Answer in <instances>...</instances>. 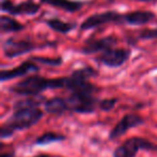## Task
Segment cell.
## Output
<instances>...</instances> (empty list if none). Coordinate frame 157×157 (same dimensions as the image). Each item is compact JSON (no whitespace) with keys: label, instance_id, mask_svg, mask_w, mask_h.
Listing matches in <instances>:
<instances>
[{"label":"cell","instance_id":"6da1fadb","mask_svg":"<svg viewBox=\"0 0 157 157\" xmlns=\"http://www.w3.org/2000/svg\"><path fill=\"white\" fill-rule=\"evenodd\" d=\"M67 87V76L66 78H48L44 76L31 75L16 83L10 88V92L14 95L24 97L40 96L48 90Z\"/></svg>","mask_w":157,"mask_h":157},{"label":"cell","instance_id":"7a4b0ae2","mask_svg":"<svg viewBox=\"0 0 157 157\" xmlns=\"http://www.w3.org/2000/svg\"><path fill=\"white\" fill-rule=\"evenodd\" d=\"M43 117V112L39 108H26L14 110L13 114L6 123V126L15 132L16 130H25L36 125Z\"/></svg>","mask_w":157,"mask_h":157},{"label":"cell","instance_id":"3957f363","mask_svg":"<svg viewBox=\"0 0 157 157\" xmlns=\"http://www.w3.org/2000/svg\"><path fill=\"white\" fill-rule=\"evenodd\" d=\"M140 151L155 152L157 144L141 137L129 138L113 151V157H136Z\"/></svg>","mask_w":157,"mask_h":157},{"label":"cell","instance_id":"277c9868","mask_svg":"<svg viewBox=\"0 0 157 157\" xmlns=\"http://www.w3.org/2000/svg\"><path fill=\"white\" fill-rule=\"evenodd\" d=\"M66 101L68 111L82 114L93 113L99 103L96 95L86 93H71V95L66 98Z\"/></svg>","mask_w":157,"mask_h":157},{"label":"cell","instance_id":"5b68a950","mask_svg":"<svg viewBox=\"0 0 157 157\" xmlns=\"http://www.w3.org/2000/svg\"><path fill=\"white\" fill-rule=\"evenodd\" d=\"M123 16L124 14H121L116 11H107L102 13H95L93 15L88 16L87 18L82 22L80 25L81 30H90V29L98 28L102 25L107 24H123Z\"/></svg>","mask_w":157,"mask_h":157},{"label":"cell","instance_id":"8992f818","mask_svg":"<svg viewBox=\"0 0 157 157\" xmlns=\"http://www.w3.org/2000/svg\"><path fill=\"white\" fill-rule=\"evenodd\" d=\"M130 50L127 48H112L105 52L101 53L96 60L102 63L103 66L109 68H118L122 67L130 57Z\"/></svg>","mask_w":157,"mask_h":157},{"label":"cell","instance_id":"52a82bcc","mask_svg":"<svg viewBox=\"0 0 157 157\" xmlns=\"http://www.w3.org/2000/svg\"><path fill=\"white\" fill-rule=\"evenodd\" d=\"M145 123L144 118H142L139 114L130 113L124 115L118 123L113 127V128L110 130L109 132V139L110 140H116L120 137L124 136L129 129L136 128V127H139L141 125H143Z\"/></svg>","mask_w":157,"mask_h":157},{"label":"cell","instance_id":"ba28073f","mask_svg":"<svg viewBox=\"0 0 157 157\" xmlns=\"http://www.w3.org/2000/svg\"><path fill=\"white\" fill-rule=\"evenodd\" d=\"M39 10L40 5L31 0H27L17 5L13 3L11 0L1 1V11L7 12L10 15H35L39 12Z\"/></svg>","mask_w":157,"mask_h":157},{"label":"cell","instance_id":"9c48e42d","mask_svg":"<svg viewBox=\"0 0 157 157\" xmlns=\"http://www.w3.org/2000/svg\"><path fill=\"white\" fill-rule=\"evenodd\" d=\"M37 48V45L31 43L27 40H15V39H8L3 43L2 51L3 54L8 58H15L20 57L22 55H25L27 53L33 52Z\"/></svg>","mask_w":157,"mask_h":157},{"label":"cell","instance_id":"30bf717a","mask_svg":"<svg viewBox=\"0 0 157 157\" xmlns=\"http://www.w3.org/2000/svg\"><path fill=\"white\" fill-rule=\"evenodd\" d=\"M117 43V38L115 36H108L98 40H94L92 42L86 43L81 48V53L84 55L96 54V53H103L110 48H114Z\"/></svg>","mask_w":157,"mask_h":157},{"label":"cell","instance_id":"8fae6325","mask_svg":"<svg viewBox=\"0 0 157 157\" xmlns=\"http://www.w3.org/2000/svg\"><path fill=\"white\" fill-rule=\"evenodd\" d=\"M38 70H39V67L36 65V63H31L30 60H27L21 63L17 67L13 68V69L2 70L0 73V80H1V82H6L12 80V78H22L30 72H37Z\"/></svg>","mask_w":157,"mask_h":157},{"label":"cell","instance_id":"7c38bea8","mask_svg":"<svg viewBox=\"0 0 157 157\" xmlns=\"http://www.w3.org/2000/svg\"><path fill=\"white\" fill-rule=\"evenodd\" d=\"M156 17L151 11H133L124 14L123 24H128L131 26H144L152 22Z\"/></svg>","mask_w":157,"mask_h":157},{"label":"cell","instance_id":"4fadbf2b","mask_svg":"<svg viewBox=\"0 0 157 157\" xmlns=\"http://www.w3.org/2000/svg\"><path fill=\"white\" fill-rule=\"evenodd\" d=\"M40 1L41 3L57 8L69 13L80 11L84 6V3L81 1H74V0H40Z\"/></svg>","mask_w":157,"mask_h":157},{"label":"cell","instance_id":"5bb4252c","mask_svg":"<svg viewBox=\"0 0 157 157\" xmlns=\"http://www.w3.org/2000/svg\"><path fill=\"white\" fill-rule=\"evenodd\" d=\"M44 110L48 113L54 114V115H60L68 111V105L66 98L60 97H54L52 99H48L44 102Z\"/></svg>","mask_w":157,"mask_h":157},{"label":"cell","instance_id":"9a60e30c","mask_svg":"<svg viewBox=\"0 0 157 157\" xmlns=\"http://www.w3.org/2000/svg\"><path fill=\"white\" fill-rule=\"evenodd\" d=\"M0 29H1V33H18V31L24 30L25 26L18 21L11 17V16L1 15V17H0Z\"/></svg>","mask_w":157,"mask_h":157},{"label":"cell","instance_id":"2e32d148","mask_svg":"<svg viewBox=\"0 0 157 157\" xmlns=\"http://www.w3.org/2000/svg\"><path fill=\"white\" fill-rule=\"evenodd\" d=\"M45 24L52 30L59 33H63V35H67L70 31L75 29L76 27V24H74V23H67L61 20H58V18H48V20L45 21Z\"/></svg>","mask_w":157,"mask_h":157},{"label":"cell","instance_id":"e0dca14e","mask_svg":"<svg viewBox=\"0 0 157 157\" xmlns=\"http://www.w3.org/2000/svg\"><path fill=\"white\" fill-rule=\"evenodd\" d=\"M66 140V137L60 133L54 132V131H46L43 135H41L40 137H38L35 141L36 145H48L51 143H55V142H59V141H63Z\"/></svg>","mask_w":157,"mask_h":157},{"label":"cell","instance_id":"ac0fdd59","mask_svg":"<svg viewBox=\"0 0 157 157\" xmlns=\"http://www.w3.org/2000/svg\"><path fill=\"white\" fill-rule=\"evenodd\" d=\"M44 102L45 101H43V98L41 96H31L15 102L13 108L14 110L26 109V108H38L39 105H44Z\"/></svg>","mask_w":157,"mask_h":157},{"label":"cell","instance_id":"d6986e66","mask_svg":"<svg viewBox=\"0 0 157 157\" xmlns=\"http://www.w3.org/2000/svg\"><path fill=\"white\" fill-rule=\"evenodd\" d=\"M30 60H33L35 63H41L44 65L48 66H59L63 63V58L61 57H57V58H46V57H33L30 58Z\"/></svg>","mask_w":157,"mask_h":157},{"label":"cell","instance_id":"ffe728a7","mask_svg":"<svg viewBox=\"0 0 157 157\" xmlns=\"http://www.w3.org/2000/svg\"><path fill=\"white\" fill-rule=\"evenodd\" d=\"M118 99L117 98H108V99H103V100L99 101L98 107L101 111L105 112H109L111 111L112 109H114V107L117 103Z\"/></svg>","mask_w":157,"mask_h":157},{"label":"cell","instance_id":"44dd1931","mask_svg":"<svg viewBox=\"0 0 157 157\" xmlns=\"http://www.w3.org/2000/svg\"><path fill=\"white\" fill-rule=\"evenodd\" d=\"M139 39L142 40L157 39V29H143L139 33Z\"/></svg>","mask_w":157,"mask_h":157},{"label":"cell","instance_id":"7402d4cb","mask_svg":"<svg viewBox=\"0 0 157 157\" xmlns=\"http://www.w3.org/2000/svg\"><path fill=\"white\" fill-rule=\"evenodd\" d=\"M14 156V153H6V154H1L0 157H13Z\"/></svg>","mask_w":157,"mask_h":157},{"label":"cell","instance_id":"603a6c76","mask_svg":"<svg viewBox=\"0 0 157 157\" xmlns=\"http://www.w3.org/2000/svg\"><path fill=\"white\" fill-rule=\"evenodd\" d=\"M138 1H142V2H151V1H156V0H138Z\"/></svg>","mask_w":157,"mask_h":157},{"label":"cell","instance_id":"cb8c5ba5","mask_svg":"<svg viewBox=\"0 0 157 157\" xmlns=\"http://www.w3.org/2000/svg\"><path fill=\"white\" fill-rule=\"evenodd\" d=\"M35 157H50L48 155H38V156H35Z\"/></svg>","mask_w":157,"mask_h":157}]
</instances>
